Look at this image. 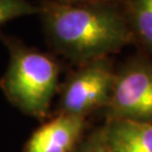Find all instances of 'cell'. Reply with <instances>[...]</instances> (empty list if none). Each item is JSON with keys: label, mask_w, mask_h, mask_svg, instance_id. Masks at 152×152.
<instances>
[{"label": "cell", "mask_w": 152, "mask_h": 152, "mask_svg": "<svg viewBox=\"0 0 152 152\" xmlns=\"http://www.w3.org/2000/svg\"><path fill=\"white\" fill-rule=\"evenodd\" d=\"M38 8L51 46L79 64L108 58L134 39L120 4L42 0Z\"/></svg>", "instance_id": "1"}, {"label": "cell", "mask_w": 152, "mask_h": 152, "mask_svg": "<svg viewBox=\"0 0 152 152\" xmlns=\"http://www.w3.org/2000/svg\"><path fill=\"white\" fill-rule=\"evenodd\" d=\"M10 59L0 86L6 97L23 113L43 120L54 96L60 66L52 55L7 41Z\"/></svg>", "instance_id": "2"}, {"label": "cell", "mask_w": 152, "mask_h": 152, "mask_svg": "<svg viewBox=\"0 0 152 152\" xmlns=\"http://www.w3.org/2000/svg\"><path fill=\"white\" fill-rule=\"evenodd\" d=\"M115 76L109 56L80 64L63 87L60 114L86 117L95 109L106 107Z\"/></svg>", "instance_id": "3"}, {"label": "cell", "mask_w": 152, "mask_h": 152, "mask_svg": "<svg viewBox=\"0 0 152 152\" xmlns=\"http://www.w3.org/2000/svg\"><path fill=\"white\" fill-rule=\"evenodd\" d=\"M108 118L152 122V61L135 59L116 72Z\"/></svg>", "instance_id": "4"}, {"label": "cell", "mask_w": 152, "mask_h": 152, "mask_svg": "<svg viewBox=\"0 0 152 152\" xmlns=\"http://www.w3.org/2000/svg\"><path fill=\"white\" fill-rule=\"evenodd\" d=\"M85 126V117L59 114L34 131L23 152H75Z\"/></svg>", "instance_id": "5"}, {"label": "cell", "mask_w": 152, "mask_h": 152, "mask_svg": "<svg viewBox=\"0 0 152 152\" xmlns=\"http://www.w3.org/2000/svg\"><path fill=\"white\" fill-rule=\"evenodd\" d=\"M100 134L109 152H152V122L108 118Z\"/></svg>", "instance_id": "6"}, {"label": "cell", "mask_w": 152, "mask_h": 152, "mask_svg": "<svg viewBox=\"0 0 152 152\" xmlns=\"http://www.w3.org/2000/svg\"><path fill=\"white\" fill-rule=\"evenodd\" d=\"M122 2L133 37L152 53V0H123Z\"/></svg>", "instance_id": "7"}, {"label": "cell", "mask_w": 152, "mask_h": 152, "mask_svg": "<svg viewBox=\"0 0 152 152\" xmlns=\"http://www.w3.org/2000/svg\"><path fill=\"white\" fill-rule=\"evenodd\" d=\"M38 12V6L29 0H0V27L15 18Z\"/></svg>", "instance_id": "8"}, {"label": "cell", "mask_w": 152, "mask_h": 152, "mask_svg": "<svg viewBox=\"0 0 152 152\" xmlns=\"http://www.w3.org/2000/svg\"><path fill=\"white\" fill-rule=\"evenodd\" d=\"M75 152H109L107 147L105 145L104 140L100 134V131L94 133L86 141H83L78 145Z\"/></svg>", "instance_id": "9"}, {"label": "cell", "mask_w": 152, "mask_h": 152, "mask_svg": "<svg viewBox=\"0 0 152 152\" xmlns=\"http://www.w3.org/2000/svg\"><path fill=\"white\" fill-rule=\"evenodd\" d=\"M69 4H120L123 0H59Z\"/></svg>", "instance_id": "10"}]
</instances>
